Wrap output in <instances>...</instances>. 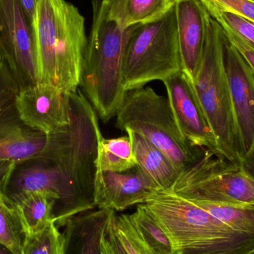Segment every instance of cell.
I'll use <instances>...</instances> for the list:
<instances>
[{
    "mask_svg": "<svg viewBox=\"0 0 254 254\" xmlns=\"http://www.w3.org/2000/svg\"><path fill=\"white\" fill-rule=\"evenodd\" d=\"M32 30L39 83L77 92L88 45L83 15L65 0H37Z\"/></svg>",
    "mask_w": 254,
    "mask_h": 254,
    "instance_id": "obj_1",
    "label": "cell"
},
{
    "mask_svg": "<svg viewBox=\"0 0 254 254\" xmlns=\"http://www.w3.org/2000/svg\"><path fill=\"white\" fill-rule=\"evenodd\" d=\"M69 102V123L46 134L40 155L61 172L74 216L95 207V161L98 143L104 136L98 114L81 91L70 93Z\"/></svg>",
    "mask_w": 254,
    "mask_h": 254,
    "instance_id": "obj_2",
    "label": "cell"
},
{
    "mask_svg": "<svg viewBox=\"0 0 254 254\" xmlns=\"http://www.w3.org/2000/svg\"><path fill=\"white\" fill-rule=\"evenodd\" d=\"M136 26L122 28L109 17L102 0L94 3L93 23L80 86L104 123L116 117L126 95L124 59Z\"/></svg>",
    "mask_w": 254,
    "mask_h": 254,
    "instance_id": "obj_3",
    "label": "cell"
},
{
    "mask_svg": "<svg viewBox=\"0 0 254 254\" xmlns=\"http://www.w3.org/2000/svg\"><path fill=\"white\" fill-rule=\"evenodd\" d=\"M225 34L209 13L201 59L192 81L197 98L211 127L221 155L240 166L244 156L239 135L223 58Z\"/></svg>",
    "mask_w": 254,
    "mask_h": 254,
    "instance_id": "obj_4",
    "label": "cell"
},
{
    "mask_svg": "<svg viewBox=\"0 0 254 254\" xmlns=\"http://www.w3.org/2000/svg\"><path fill=\"white\" fill-rule=\"evenodd\" d=\"M116 126L144 136L181 172L195 162L206 149L193 146L185 139L167 98L149 86L126 92L116 115Z\"/></svg>",
    "mask_w": 254,
    "mask_h": 254,
    "instance_id": "obj_5",
    "label": "cell"
},
{
    "mask_svg": "<svg viewBox=\"0 0 254 254\" xmlns=\"http://www.w3.org/2000/svg\"><path fill=\"white\" fill-rule=\"evenodd\" d=\"M182 71L175 8L158 20L137 25L125 51L123 85L126 92L164 81Z\"/></svg>",
    "mask_w": 254,
    "mask_h": 254,
    "instance_id": "obj_6",
    "label": "cell"
},
{
    "mask_svg": "<svg viewBox=\"0 0 254 254\" xmlns=\"http://www.w3.org/2000/svg\"><path fill=\"white\" fill-rule=\"evenodd\" d=\"M169 192L190 201L254 206V179L208 149L182 170Z\"/></svg>",
    "mask_w": 254,
    "mask_h": 254,
    "instance_id": "obj_7",
    "label": "cell"
},
{
    "mask_svg": "<svg viewBox=\"0 0 254 254\" xmlns=\"http://www.w3.org/2000/svg\"><path fill=\"white\" fill-rule=\"evenodd\" d=\"M143 204L165 230L174 251L207 242L254 237L234 231L195 203L169 191H158Z\"/></svg>",
    "mask_w": 254,
    "mask_h": 254,
    "instance_id": "obj_8",
    "label": "cell"
},
{
    "mask_svg": "<svg viewBox=\"0 0 254 254\" xmlns=\"http://www.w3.org/2000/svg\"><path fill=\"white\" fill-rule=\"evenodd\" d=\"M0 63L19 91L39 83L32 25L19 0H0Z\"/></svg>",
    "mask_w": 254,
    "mask_h": 254,
    "instance_id": "obj_9",
    "label": "cell"
},
{
    "mask_svg": "<svg viewBox=\"0 0 254 254\" xmlns=\"http://www.w3.org/2000/svg\"><path fill=\"white\" fill-rule=\"evenodd\" d=\"M19 92L10 71L0 63V163L38 156L46 145V134L21 119L16 104Z\"/></svg>",
    "mask_w": 254,
    "mask_h": 254,
    "instance_id": "obj_10",
    "label": "cell"
},
{
    "mask_svg": "<svg viewBox=\"0 0 254 254\" xmlns=\"http://www.w3.org/2000/svg\"><path fill=\"white\" fill-rule=\"evenodd\" d=\"M2 192L8 199L29 192H50L58 198L54 210L57 226H65L73 217L61 172L53 162L40 155L15 163Z\"/></svg>",
    "mask_w": 254,
    "mask_h": 254,
    "instance_id": "obj_11",
    "label": "cell"
},
{
    "mask_svg": "<svg viewBox=\"0 0 254 254\" xmlns=\"http://www.w3.org/2000/svg\"><path fill=\"white\" fill-rule=\"evenodd\" d=\"M162 82L172 111L185 139L193 146L208 149L218 156L223 157L190 79L181 71Z\"/></svg>",
    "mask_w": 254,
    "mask_h": 254,
    "instance_id": "obj_12",
    "label": "cell"
},
{
    "mask_svg": "<svg viewBox=\"0 0 254 254\" xmlns=\"http://www.w3.org/2000/svg\"><path fill=\"white\" fill-rule=\"evenodd\" d=\"M160 190L137 166L125 172L96 170L94 203L98 209L123 211L135 204H143Z\"/></svg>",
    "mask_w": 254,
    "mask_h": 254,
    "instance_id": "obj_13",
    "label": "cell"
},
{
    "mask_svg": "<svg viewBox=\"0 0 254 254\" xmlns=\"http://www.w3.org/2000/svg\"><path fill=\"white\" fill-rule=\"evenodd\" d=\"M223 58L236 124L246 154L254 141V74L225 34Z\"/></svg>",
    "mask_w": 254,
    "mask_h": 254,
    "instance_id": "obj_14",
    "label": "cell"
},
{
    "mask_svg": "<svg viewBox=\"0 0 254 254\" xmlns=\"http://www.w3.org/2000/svg\"><path fill=\"white\" fill-rule=\"evenodd\" d=\"M69 95L43 83L22 89L16 98L19 116L28 126L49 134L69 123Z\"/></svg>",
    "mask_w": 254,
    "mask_h": 254,
    "instance_id": "obj_15",
    "label": "cell"
},
{
    "mask_svg": "<svg viewBox=\"0 0 254 254\" xmlns=\"http://www.w3.org/2000/svg\"><path fill=\"white\" fill-rule=\"evenodd\" d=\"M174 8L182 71L192 80L204 47L208 11L200 0H176Z\"/></svg>",
    "mask_w": 254,
    "mask_h": 254,
    "instance_id": "obj_16",
    "label": "cell"
},
{
    "mask_svg": "<svg viewBox=\"0 0 254 254\" xmlns=\"http://www.w3.org/2000/svg\"><path fill=\"white\" fill-rule=\"evenodd\" d=\"M115 210L98 209L73 216L65 225L64 254H103L101 240Z\"/></svg>",
    "mask_w": 254,
    "mask_h": 254,
    "instance_id": "obj_17",
    "label": "cell"
},
{
    "mask_svg": "<svg viewBox=\"0 0 254 254\" xmlns=\"http://www.w3.org/2000/svg\"><path fill=\"white\" fill-rule=\"evenodd\" d=\"M132 145L137 166L160 188L170 191L181 171L173 161L140 133L127 129Z\"/></svg>",
    "mask_w": 254,
    "mask_h": 254,
    "instance_id": "obj_18",
    "label": "cell"
},
{
    "mask_svg": "<svg viewBox=\"0 0 254 254\" xmlns=\"http://www.w3.org/2000/svg\"><path fill=\"white\" fill-rule=\"evenodd\" d=\"M110 19L122 28L155 22L174 7L176 0H102Z\"/></svg>",
    "mask_w": 254,
    "mask_h": 254,
    "instance_id": "obj_19",
    "label": "cell"
},
{
    "mask_svg": "<svg viewBox=\"0 0 254 254\" xmlns=\"http://www.w3.org/2000/svg\"><path fill=\"white\" fill-rule=\"evenodd\" d=\"M8 200L20 217L25 235L40 234L51 222H55L54 210L58 198L54 194L29 192Z\"/></svg>",
    "mask_w": 254,
    "mask_h": 254,
    "instance_id": "obj_20",
    "label": "cell"
},
{
    "mask_svg": "<svg viewBox=\"0 0 254 254\" xmlns=\"http://www.w3.org/2000/svg\"><path fill=\"white\" fill-rule=\"evenodd\" d=\"M96 170L103 171L125 172L137 166L129 137L100 140L98 145Z\"/></svg>",
    "mask_w": 254,
    "mask_h": 254,
    "instance_id": "obj_21",
    "label": "cell"
},
{
    "mask_svg": "<svg viewBox=\"0 0 254 254\" xmlns=\"http://www.w3.org/2000/svg\"><path fill=\"white\" fill-rule=\"evenodd\" d=\"M130 221L146 244L157 254H174V248L159 221L144 204H138Z\"/></svg>",
    "mask_w": 254,
    "mask_h": 254,
    "instance_id": "obj_22",
    "label": "cell"
},
{
    "mask_svg": "<svg viewBox=\"0 0 254 254\" xmlns=\"http://www.w3.org/2000/svg\"><path fill=\"white\" fill-rule=\"evenodd\" d=\"M192 202L234 231L254 235V206L231 205L204 201Z\"/></svg>",
    "mask_w": 254,
    "mask_h": 254,
    "instance_id": "obj_23",
    "label": "cell"
},
{
    "mask_svg": "<svg viewBox=\"0 0 254 254\" xmlns=\"http://www.w3.org/2000/svg\"><path fill=\"white\" fill-rule=\"evenodd\" d=\"M25 232L13 204L0 190V243L15 254H22Z\"/></svg>",
    "mask_w": 254,
    "mask_h": 254,
    "instance_id": "obj_24",
    "label": "cell"
},
{
    "mask_svg": "<svg viewBox=\"0 0 254 254\" xmlns=\"http://www.w3.org/2000/svg\"><path fill=\"white\" fill-rule=\"evenodd\" d=\"M65 239L55 222H51L41 233L25 235L22 254H64Z\"/></svg>",
    "mask_w": 254,
    "mask_h": 254,
    "instance_id": "obj_25",
    "label": "cell"
},
{
    "mask_svg": "<svg viewBox=\"0 0 254 254\" xmlns=\"http://www.w3.org/2000/svg\"><path fill=\"white\" fill-rule=\"evenodd\" d=\"M116 225L119 238L128 254H157L140 237L131 224L128 215L116 214Z\"/></svg>",
    "mask_w": 254,
    "mask_h": 254,
    "instance_id": "obj_26",
    "label": "cell"
},
{
    "mask_svg": "<svg viewBox=\"0 0 254 254\" xmlns=\"http://www.w3.org/2000/svg\"><path fill=\"white\" fill-rule=\"evenodd\" d=\"M210 15L223 29L228 30L254 46V22L232 12L216 11Z\"/></svg>",
    "mask_w": 254,
    "mask_h": 254,
    "instance_id": "obj_27",
    "label": "cell"
},
{
    "mask_svg": "<svg viewBox=\"0 0 254 254\" xmlns=\"http://www.w3.org/2000/svg\"><path fill=\"white\" fill-rule=\"evenodd\" d=\"M209 13L232 12L254 22V1L252 0H200Z\"/></svg>",
    "mask_w": 254,
    "mask_h": 254,
    "instance_id": "obj_28",
    "label": "cell"
},
{
    "mask_svg": "<svg viewBox=\"0 0 254 254\" xmlns=\"http://www.w3.org/2000/svg\"><path fill=\"white\" fill-rule=\"evenodd\" d=\"M116 211L112 215L101 240L103 254H128L119 238L116 225Z\"/></svg>",
    "mask_w": 254,
    "mask_h": 254,
    "instance_id": "obj_29",
    "label": "cell"
},
{
    "mask_svg": "<svg viewBox=\"0 0 254 254\" xmlns=\"http://www.w3.org/2000/svg\"><path fill=\"white\" fill-rule=\"evenodd\" d=\"M223 29V28H222ZM228 40L243 56L254 74V46L240 38L231 31L223 29Z\"/></svg>",
    "mask_w": 254,
    "mask_h": 254,
    "instance_id": "obj_30",
    "label": "cell"
},
{
    "mask_svg": "<svg viewBox=\"0 0 254 254\" xmlns=\"http://www.w3.org/2000/svg\"><path fill=\"white\" fill-rule=\"evenodd\" d=\"M240 167L254 179V141L252 148L243 156Z\"/></svg>",
    "mask_w": 254,
    "mask_h": 254,
    "instance_id": "obj_31",
    "label": "cell"
},
{
    "mask_svg": "<svg viewBox=\"0 0 254 254\" xmlns=\"http://www.w3.org/2000/svg\"><path fill=\"white\" fill-rule=\"evenodd\" d=\"M14 164L15 162L13 161H3L0 163V190L3 191Z\"/></svg>",
    "mask_w": 254,
    "mask_h": 254,
    "instance_id": "obj_32",
    "label": "cell"
},
{
    "mask_svg": "<svg viewBox=\"0 0 254 254\" xmlns=\"http://www.w3.org/2000/svg\"><path fill=\"white\" fill-rule=\"evenodd\" d=\"M19 1L32 25L36 8H37V0H19Z\"/></svg>",
    "mask_w": 254,
    "mask_h": 254,
    "instance_id": "obj_33",
    "label": "cell"
},
{
    "mask_svg": "<svg viewBox=\"0 0 254 254\" xmlns=\"http://www.w3.org/2000/svg\"><path fill=\"white\" fill-rule=\"evenodd\" d=\"M0 254H15L10 249L0 243Z\"/></svg>",
    "mask_w": 254,
    "mask_h": 254,
    "instance_id": "obj_34",
    "label": "cell"
},
{
    "mask_svg": "<svg viewBox=\"0 0 254 254\" xmlns=\"http://www.w3.org/2000/svg\"><path fill=\"white\" fill-rule=\"evenodd\" d=\"M249 254H254V250L252 251V252H251V253H249Z\"/></svg>",
    "mask_w": 254,
    "mask_h": 254,
    "instance_id": "obj_35",
    "label": "cell"
},
{
    "mask_svg": "<svg viewBox=\"0 0 254 254\" xmlns=\"http://www.w3.org/2000/svg\"><path fill=\"white\" fill-rule=\"evenodd\" d=\"M252 1H254V0H252Z\"/></svg>",
    "mask_w": 254,
    "mask_h": 254,
    "instance_id": "obj_36",
    "label": "cell"
}]
</instances>
